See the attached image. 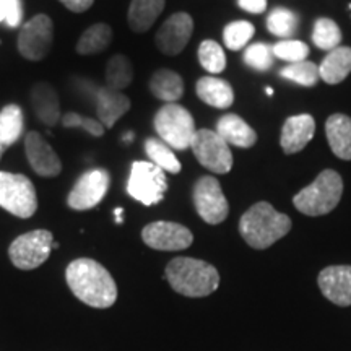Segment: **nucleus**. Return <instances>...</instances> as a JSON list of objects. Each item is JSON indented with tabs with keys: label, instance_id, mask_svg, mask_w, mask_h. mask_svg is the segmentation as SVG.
I'll return each instance as SVG.
<instances>
[{
	"label": "nucleus",
	"instance_id": "30",
	"mask_svg": "<svg viewBox=\"0 0 351 351\" xmlns=\"http://www.w3.org/2000/svg\"><path fill=\"white\" fill-rule=\"evenodd\" d=\"M313 43L322 51H333L340 46L341 32L339 25L330 19H319L313 29Z\"/></svg>",
	"mask_w": 351,
	"mask_h": 351
},
{
	"label": "nucleus",
	"instance_id": "43",
	"mask_svg": "<svg viewBox=\"0 0 351 351\" xmlns=\"http://www.w3.org/2000/svg\"><path fill=\"white\" fill-rule=\"evenodd\" d=\"M122 213H124V210H122V208H116V212H114L116 217H122Z\"/></svg>",
	"mask_w": 351,
	"mask_h": 351
},
{
	"label": "nucleus",
	"instance_id": "13",
	"mask_svg": "<svg viewBox=\"0 0 351 351\" xmlns=\"http://www.w3.org/2000/svg\"><path fill=\"white\" fill-rule=\"evenodd\" d=\"M142 239L155 251H184L194 243L189 228L173 221H155L142 230Z\"/></svg>",
	"mask_w": 351,
	"mask_h": 351
},
{
	"label": "nucleus",
	"instance_id": "40",
	"mask_svg": "<svg viewBox=\"0 0 351 351\" xmlns=\"http://www.w3.org/2000/svg\"><path fill=\"white\" fill-rule=\"evenodd\" d=\"M59 2L64 3V5L67 7L70 12L83 13V12H86L91 5H93L95 0H59Z\"/></svg>",
	"mask_w": 351,
	"mask_h": 351
},
{
	"label": "nucleus",
	"instance_id": "5",
	"mask_svg": "<svg viewBox=\"0 0 351 351\" xmlns=\"http://www.w3.org/2000/svg\"><path fill=\"white\" fill-rule=\"evenodd\" d=\"M153 124H155L156 134L169 148L178 152L191 148L192 138L197 132L195 122L192 114L181 104L166 103L156 112Z\"/></svg>",
	"mask_w": 351,
	"mask_h": 351
},
{
	"label": "nucleus",
	"instance_id": "33",
	"mask_svg": "<svg viewBox=\"0 0 351 351\" xmlns=\"http://www.w3.org/2000/svg\"><path fill=\"white\" fill-rule=\"evenodd\" d=\"M254 33H256V28L249 21H232V23L226 25L225 29H223V41H225V46L228 49L239 51L247 46V43L252 39Z\"/></svg>",
	"mask_w": 351,
	"mask_h": 351
},
{
	"label": "nucleus",
	"instance_id": "4",
	"mask_svg": "<svg viewBox=\"0 0 351 351\" xmlns=\"http://www.w3.org/2000/svg\"><path fill=\"white\" fill-rule=\"evenodd\" d=\"M341 194H343L341 176L333 169H326L315 178L313 184L298 192L293 204L307 217H320L330 213L339 205Z\"/></svg>",
	"mask_w": 351,
	"mask_h": 351
},
{
	"label": "nucleus",
	"instance_id": "31",
	"mask_svg": "<svg viewBox=\"0 0 351 351\" xmlns=\"http://www.w3.org/2000/svg\"><path fill=\"white\" fill-rule=\"evenodd\" d=\"M267 28L274 36L291 38L298 29V15L288 8L278 7L267 19Z\"/></svg>",
	"mask_w": 351,
	"mask_h": 351
},
{
	"label": "nucleus",
	"instance_id": "24",
	"mask_svg": "<svg viewBox=\"0 0 351 351\" xmlns=\"http://www.w3.org/2000/svg\"><path fill=\"white\" fill-rule=\"evenodd\" d=\"M165 8V0H132L127 20L132 32L145 33L152 28Z\"/></svg>",
	"mask_w": 351,
	"mask_h": 351
},
{
	"label": "nucleus",
	"instance_id": "22",
	"mask_svg": "<svg viewBox=\"0 0 351 351\" xmlns=\"http://www.w3.org/2000/svg\"><path fill=\"white\" fill-rule=\"evenodd\" d=\"M197 96L208 106L228 109L234 103V91L226 80L218 77H204L195 85Z\"/></svg>",
	"mask_w": 351,
	"mask_h": 351
},
{
	"label": "nucleus",
	"instance_id": "42",
	"mask_svg": "<svg viewBox=\"0 0 351 351\" xmlns=\"http://www.w3.org/2000/svg\"><path fill=\"white\" fill-rule=\"evenodd\" d=\"M124 140H125V142H132V140H134V134H125Z\"/></svg>",
	"mask_w": 351,
	"mask_h": 351
},
{
	"label": "nucleus",
	"instance_id": "9",
	"mask_svg": "<svg viewBox=\"0 0 351 351\" xmlns=\"http://www.w3.org/2000/svg\"><path fill=\"white\" fill-rule=\"evenodd\" d=\"M191 150L199 163L215 174H226L232 168V155L230 145L217 132L200 129L192 138Z\"/></svg>",
	"mask_w": 351,
	"mask_h": 351
},
{
	"label": "nucleus",
	"instance_id": "12",
	"mask_svg": "<svg viewBox=\"0 0 351 351\" xmlns=\"http://www.w3.org/2000/svg\"><path fill=\"white\" fill-rule=\"evenodd\" d=\"M109 184H111V176L106 169L98 168L88 171L70 191L67 197L69 207L78 212L95 208L106 197Z\"/></svg>",
	"mask_w": 351,
	"mask_h": 351
},
{
	"label": "nucleus",
	"instance_id": "17",
	"mask_svg": "<svg viewBox=\"0 0 351 351\" xmlns=\"http://www.w3.org/2000/svg\"><path fill=\"white\" fill-rule=\"evenodd\" d=\"M315 134V121L309 114H300V116H291L285 121L282 129V143L283 152L287 155L301 152Z\"/></svg>",
	"mask_w": 351,
	"mask_h": 351
},
{
	"label": "nucleus",
	"instance_id": "36",
	"mask_svg": "<svg viewBox=\"0 0 351 351\" xmlns=\"http://www.w3.org/2000/svg\"><path fill=\"white\" fill-rule=\"evenodd\" d=\"M244 62L257 72H267L274 65V51L269 44H252L244 52Z\"/></svg>",
	"mask_w": 351,
	"mask_h": 351
},
{
	"label": "nucleus",
	"instance_id": "37",
	"mask_svg": "<svg viewBox=\"0 0 351 351\" xmlns=\"http://www.w3.org/2000/svg\"><path fill=\"white\" fill-rule=\"evenodd\" d=\"M64 127H78V129H83L88 132L93 137H103L104 135V125L101 124L99 121L96 119H90V117H83L77 112H67L62 119Z\"/></svg>",
	"mask_w": 351,
	"mask_h": 351
},
{
	"label": "nucleus",
	"instance_id": "21",
	"mask_svg": "<svg viewBox=\"0 0 351 351\" xmlns=\"http://www.w3.org/2000/svg\"><path fill=\"white\" fill-rule=\"evenodd\" d=\"M326 134L333 155L340 160H351V117L333 114L326 122Z\"/></svg>",
	"mask_w": 351,
	"mask_h": 351
},
{
	"label": "nucleus",
	"instance_id": "10",
	"mask_svg": "<svg viewBox=\"0 0 351 351\" xmlns=\"http://www.w3.org/2000/svg\"><path fill=\"white\" fill-rule=\"evenodd\" d=\"M52 41H54L52 20L44 13H39L21 26L19 34V51L25 59L38 62L49 54Z\"/></svg>",
	"mask_w": 351,
	"mask_h": 351
},
{
	"label": "nucleus",
	"instance_id": "15",
	"mask_svg": "<svg viewBox=\"0 0 351 351\" xmlns=\"http://www.w3.org/2000/svg\"><path fill=\"white\" fill-rule=\"evenodd\" d=\"M25 152L34 173L41 178H56L62 171L60 158L54 148L38 132H28L25 137Z\"/></svg>",
	"mask_w": 351,
	"mask_h": 351
},
{
	"label": "nucleus",
	"instance_id": "25",
	"mask_svg": "<svg viewBox=\"0 0 351 351\" xmlns=\"http://www.w3.org/2000/svg\"><path fill=\"white\" fill-rule=\"evenodd\" d=\"M150 91L153 96L166 103H176L184 95V82L174 70L161 69L153 73L150 80Z\"/></svg>",
	"mask_w": 351,
	"mask_h": 351
},
{
	"label": "nucleus",
	"instance_id": "27",
	"mask_svg": "<svg viewBox=\"0 0 351 351\" xmlns=\"http://www.w3.org/2000/svg\"><path fill=\"white\" fill-rule=\"evenodd\" d=\"M23 111L16 104H8L0 111V140L5 147L19 142L23 134Z\"/></svg>",
	"mask_w": 351,
	"mask_h": 351
},
{
	"label": "nucleus",
	"instance_id": "18",
	"mask_svg": "<svg viewBox=\"0 0 351 351\" xmlns=\"http://www.w3.org/2000/svg\"><path fill=\"white\" fill-rule=\"evenodd\" d=\"M130 109V99L121 91L111 90L109 86H103L96 95V114L98 121L108 129L116 125L124 114Z\"/></svg>",
	"mask_w": 351,
	"mask_h": 351
},
{
	"label": "nucleus",
	"instance_id": "8",
	"mask_svg": "<svg viewBox=\"0 0 351 351\" xmlns=\"http://www.w3.org/2000/svg\"><path fill=\"white\" fill-rule=\"evenodd\" d=\"M52 232L47 230H34L16 238L8 247V257L20 270H34L43 265L51 256Z\"/></svg>",
	"mask_w": 351,
	"mask_h": 351
},
{
	"label": "nucleus",
	"instance_id": "23",
	"mask_svg": "<svg viewBox=\"0 0 351 351\" xmlns=\"http://www.w3.org/2000/svg\"><path fill=\"white\" fill-rule=\"evenodd\" d=\"M351 73V47L339 46L324 57L319 77L328 85H339Z\"/></svg>",
	"mask_w": 351,
	"mask_h": 351
},
{
	"label": "nucleus",
	"instance_id": "7",
	"mask_svg": "<svg viewBox=\"0 0 351 351\" xmlns=\"http://www.w3.org/2000/svg\"><path fill=\"white\" fill-rule=\"evenodd\" d=\"M0 207L19 218H32L38 210L33 182L23 174L0 171Z\"/></svg>",
	"mask_w": 351,
	"mask_h": 351
},
{
	"label": "nucleus",
	"instance_id": "14",
	"mask_svg": "<svg viewBox=\"0 0 351 351\" xmlns=\"http://www.w3.org/2000/svg\"><path fill=\"white\" fill-rule=\"evenodd\" d=\"M194 32V20L186 12L171 15L158 29L156 47L166 56H178L186 49L189 39Z\"/></svg>",
	"mask_w": 351,
	"mask_h": 351
},
{
	"label": "nucleus",
	"instance_id": "35",
	"mask_svg": "<svg viewBox=\"0 0 351 351\" xmlns=\"http://www.w3.org/2000/svg\"><path fill=\"white\" fill-rule=\"evenodd\" d=\"M274 57L280 60H287L288 64L302 62L309 56V47L306 43L296 41V39H283V41L276 43L274 47Z\"/></svg>",
	"mask_w": 351,
	"mask_h": 351
},
{
	"label": "nucleus",
	"instance_id": "45",
	"mask_svg": "<svg viewBox=\"0 0 351 351\" xmlns=\"http://www.w3.org/2000/svg\"><path fill=\"white\" fill-rule=\"evenodd\" d=\"M59 247V243H52V249H57Z\"/></svg>",
	"mask_w": 351,
	"mask_h": 351
},
{
	"label": "nucleus",
	"instance_id": "38",
	"mask_svg": "<svg viewBox=\"0 0 351 351\" xmlns=\"http://www.w3.org/2000/svg\"><path fill=\"white\" fill-rule=\"evenodd\" d=\"M23 21V2L21 0H0V23L8 28H19Z\"/></svg>",
	"mask_w": 351,
	"mask_h": 351
},
{
	"label": "nucleus",
	"instance_id": "2",
	"mask_svg": "<svg viewBox=\"0 0 351 351\" xmlns=\"http://www.w3.org/2000/svg\"><path fill=\"white\" fill-rule=\"evenodd\" d=\"M291 230V219L276 212L269 202L252 205L239 219V232L243 239L254 249L270 247L276 241L285 238Z\"/></svg>",
	"mask_w": 351,
	"mask_h": 351
},
{
	"label": "nucleus",
	"instance_id": "29",
	"mask_svg": "<svg viewBox=\"0 0 351 351\" xmlns=\"http://www.w3.org/2000/svg\"><path fill=\"white\" fill-rule=\"evenodd\" d=\"M134 80V67L130 59L125 56L117 54L111 57L106 67V83L111 90L122 91Z\"/></svg>",
	"mask_w": 351,
	"mask_h": 351
},
{
	"label": "nucleus",
	"instance_id": "39",
	"mask_svg": "<svg viewBox=\"0 0 351 351\" xmlns=\"http://www.w3.org/2000/svg\"><path fill=\"white\" fill-rule=\"evenodd\" d=\"M239 7L249 13H262L267 8V0H238Z\"/></svg>",
	"mask_w": 351,
	"mask_h": 351
},
{
	"label": "nucleus",
	"instance_id": "32",
	"mask_svg": "<svg viewBox=\"0 0 351 351\" xmlns=\"http://www.w3.org/2000/svg\"><path fill=\"white\" fill-rule=\"evenodd\" d=\"M280 75L287 80L298 83V85L311 88L315 86L319 82V67L314 62H309V60H302V62L296 64H288L287 67L282 69Z\"/></svg>",
	"mask_w": 351,
	"mask_h": 351
},
{
	"label": "nucleus",
	"instance_id": "1",
	"mask_svg": "<svg viewBox=\"0 0 351 351\" xmlns=\"http://www.w3.org/2000/svg\"><path fill=\"white\" fill-rule=\"evenodd\" d=\"M69 288L85 304L106 309L117 300V285L112 275L93 258H77L65 270Z\"/></svg>",
	"mask_w": 351,
	"mask_h": 351
},
{
	"label": "nucleus",
	"instance_id": "26",
	"mask_svg": "<svg viewBox=\"0 0 351 351\" xmlns=\"http://www.w3.org/2000/svg\"><path fill=\"white\" fill-rule=\"evenodd\" d=\"M112 29L106 23H96L82 34L80 41L77 43V52L82 56L99 54L111 44Z\"/></svg>",
	"mask_w": 351,
	"mask_h": 351
},
{
	"label": "nucleus",
	"instance_id": "3",
	"mask_svg": "<svg viewBox=\"0 0 351 351\" xmlns=\"http://www.w3.org/2000/svg\"><path fill=\"white\" fill-rule=\"evenodd\" d=\"M171 288L187 298H205L217 291L219 274L212 263L192 257H176L166 267Z\"/></svg>",
	"mask_w": 351,
	"mask_h": 351
},
{
	"label": "nucleus",
	"instance_id": "34",
	"mask_svg": "<svg viewBox=\"0 0 351 351\" xmlns=\"http://www.w3.org/2000/svg\"><path fill=\"white\" fill-rule=\"evenodd\" d=\"M199 62L208 73H221L226 67V56L217 41L207 39L199 46Z\"/></svg>",
	"mask_w": 351,
	"mask_h": 351
},
{
	"label": "nucleus",
	"instance_id": "44",
	"mask_svg": "<svg viewBox=\"0 0 351 351\" xmlns=\"http://www.w3.org/2000/svg\"><path fill=\"white\" fill-rule=\"evenodd\" d=\"M265 93L269 95V96H271V95H274V90H271V88H269V86H267V88H265Z\"/></svg>",
	"mask_w": 351,
	"mask_h": 351
},
{
	"label": "nucleus",
	"instance_id": "28",
	"mask_svg": "<svg viewBox=\"0 0 351 351\" xmlns=\"http://www.w3.org/2000/svg\"><path fill=\"white\" fill-rule=\"evenodd\" d=\"M145 152H147L152 163L163 169L165 173H181V163H179V160L176 158L173 148H169L163 140L147 138V142H145Z\"/></svg>",
	"mask_w": 351,
	"mask_h": 351
},
{
	"label": "nucleus",
	"instance_id": "19",
	"mask_svg": "<svg viewBox=\"0 0 351 351\" xmlns=\"http://www.w3.org/2000/svg\"><path fill=\"white\" fill-rule=\"evenodd\" d=\"M32 106L44 125H56L60 121V104L54 86L49 83H36L32 90Z\"/></svg>",
	"mask_w": 351,
	"mask_h": 351
},
{
	"label": "nucleus",
	"instance_id": "11",
	"mask_svg": "<svg viewBox=\"0 0 351 351\" xmlns=\"http://www.w3.org/2000/svg\"><path fill=\"white\" fill-rule=\"evenodd\" d=\"M194 205L197 213L208 225H219L228 218L230 205L218 179L204 176L194 186Z\"/></svg>",
	"mask_w": 351,
	"mask_h": 351
},
{
	"label": "nucleus",
	"instance_id": "41",
	"mask_svg": "<svg viewBox=\"0 0 351 351\" xmlns=\"http://www.w3.org/2000/svg\"><path fill=\"white\" fill-rule=\"evenodd\" d=\"M5 145H3V142L2 140H0V158H2V155H3V152H5Z\"/></svg>",
	"mask_w": 351,
	"mask_h": 351
},
{
	"label": "nucleus",
	"instance_id": "20",
	"mask_svg": "<svg viewBox=\"0 0 351 351\" xmlns=\"http://www.w3.org/2000/svg\"><path fill=\"white\" fill-rule=\"evenodd\" d=\"M217 134L228 145H234L238 148H251L257 142L256 130L236 114H226L218 121Z\"/></svg>",
	"mask_w": 351,
	"mask_h": 351
},
{
	"label": "nucleus",
	"instance_id": "6",
	"mask_svg": "<svg viewBox=\"0 0 351 351\" xmlns=\"http://www.w3.org/2000/svg\"><path fill=\"white\" fill-rule=\"evenodd\" d=\"M168 191L166 173L152 161H134L130 168L129 181H127V194L140 204L150 205L160 204Z\"/></svg>",
	"mask_w": 351,
	"mask_h": 351
},
{
	"label": "nucleus",
	"instance_id": "16",
	"mask_svg": "<svg viewBox=\"0 0 351 351\" xmlns=\"http://www.w3.org/2000/svg\"><path fill=\"white\" fill-rule=\"evenodd\" d=\"M319 288L333 304L351 306V265L326 267L319 274Z\"/></svg>",
	"mask_w": 351,
	"mask_h": 351
}]
</instances>
